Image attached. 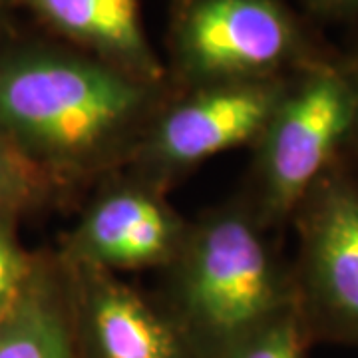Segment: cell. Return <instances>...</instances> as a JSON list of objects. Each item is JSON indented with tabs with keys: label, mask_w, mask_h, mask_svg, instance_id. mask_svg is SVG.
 Wrapping results in <instances>:
<instances>
[{
	"label": "cell",
	"mask_w": 358,
	"mask_h": 358,
	"mask_svg": "<svg viewBox=\"0 0 358 358\" xmlns=\"http://www.w3.org/2000/svg\"><path fill=\"white\" fill-rule=\"evenodd\" d=\"M355 86L350 72L313 62L287 82L257 145V213L261 225L293 217L350 140Z\"/></svg>",
	"instance_id": "cell-3"
},
{
	"label": "cell",
	"mask_w": 358,
	"mask_h": 358,
	"mask_svg": "<svg viewBox=\"0 0 358 358\" xmlns=\"http://www.w3.org/2000/svg\"><path fill=\"white\" fill-rule=\"evenodd\" d=\"M317 10L336 16H352L358 14V0H308Z\"/></svg>",
	"instance_id": "cell-14"
},
{
	"label": "cell",
	"mask_w": 358,
	"mask_h": 358,
	"mask_svg": "<svg viewBox=\"0 0 358 358\" xmlns=\"http://www.w3.org/2000/svg\"><path fill=\"white\" fill-rule=\"evenodd\" d=\"M46 26L106 64L162 86L166 70L141 22L140 0H22Z\"/></svg>",
	"instance_id": "cell-9"
},
{
	"label": "cell",
	"mask_w": 358,
	"mask_h": 358,
	"mask_svg": "<svg viewBox=\"0 0 358 358\" xmlns=\"http://www.w3.org/2000/svg\"><path fill=\"white\" fill-rule=\"evenodd\" d=\"M294 301L308 338L358 348V181L333 166L294 211Z\"/></svg>",
	"instance_id": "cell-5"
},
{
	"label": "cell",
	"mask_w": 358,
	"mask_h": 358,
	"mask_svg": "<svg viewBox=\"0 0 358 358\" xmlns=\"http://www.w3.org/2000/svg\"><path fill=\"white\" fill-rule=\"evenodd\" d=\"M287 78L233 80L192 86L152 124L143 164L179 171L243 143H255L287 88Z\"/></svg>",
	"instance_id": "cell-6"
},
{
	"label": "cell",
	"mask_w": 358,
	"mask_h": 358,
	"mask_svg": "<svg viewBox=\"0 0 358 358\" xmlns=\"http://www.w3.org/2000/svg\"><path fill=\"white\" fill-rule=\"evenodd\" d=\"M350 78H352V86H355V122H352V131H350L348 141H355L358 148V70L350 72Z\"/></svg>",
	"instance_id": "cell-15"
},
{
	"label": "cell",
	"mask_w": 358,
	"mask_h": 358,
	"mask_svg": "<svg viewBox=\"0 0 358 358\" xmlns=\"http://www.w3.org/2000/svg\"><path fill=\"white\" fill-rule=\"evenodd\" d=\"M171 52L189 86L275 78L315 62L303 28L281 0H181Z\"/></svg>",
	"instance_id": "cell-4"
},
{
	"label": "cell",
	"mask_w": 358,
	"mask_h": 358,
	"mask_svg": "<svg viewBox=\"0 0 358 358\" xmlns=\"http://www.w3.org/2000/svg\"><path fill=\"white\" fill-rule=\"evenodd\" d=\"M44 171L32 166L0 136V207H13L42 193Z\"/></svg>",
	"instance_id": "cell-12"
},
{
	"label": "cell",
	"mask_w": 358,
	"mask_h": 358,
	"mask_svg": "<svg viewBox=\"0 0 358 358\" xmlns=\"http://www.w3.org/2000/svg\"><path fill=\"white\" fill-rule=\"evenodd\" d=\"M80 358H203L173 315L98 268L72 265Z\"/></svg>",
	"instance_id": "cell-7"
},
{
	"label": "cell",
	"mask_w": 358,
	"mask_h": 358,
	"mask_svg": "<svg viewBox=\"0 0 358 358\" xmlns=\"http://www.w3.org/2000/svg\"><path fill=\"white\" fill-rule=\"evenodd\" d=\"M310 345L296 301L211 358H307Z\"/></svg>",
	"instance_id": "cell-11"
},
{
	"label": "cell",
	"mask_w": 358,
	"mask_h": 358,
	"mask_svg": "<svg viewBox=\"0 0 358 358\" xmlns=\"http://www.w3.org/2000/svg\"><path fill=\"white\" fill-rule=\"evenodd\" d=\"M0 358H80L72 313L36 273L0 310Z\"/></svg>",
	"instance_id": "cell-10"
},
{
	"label": "cell",
	"mask_w": 358,
	"mask_h": 358,
	"mask_svg": "<svg viewBox=\"0 0 358 358\" xmlns=\"http://www.w3.org/2000/svg\"><path fill=\"white\" fill-rule=\"evenodd\" d=\"M159 86L82 54L46 46L0 52V136L40 171H76L115 154Z\"/></svg>",
	"instance_id": "cell-1"
},
{
	"label": "cell",
	"mask_w": 358,
	"mask_h": 358,
	"mask_svg": "<svg viewBox=\"0 0 358 358\" xmlns=\"http://www.w3.org/2000/svg\"><path fill=\"white\" fill-rule=\"evenodd\" d=\"M14 2H18V0H0V28L6 22V16L10 13Z\"/></svg>",
	"instance_id": "cell-16"
},
{
	"label": "cell",
	"mask_w": 358,
	"mask_h": 358,
	"mask_svg": "<svg viewBox=\"0 0 358 358\" xmlns=\"http://www.w3.org/2000/svg\"><path fill=\"white\" fill-rule=\"evenodd\" d=\"M181 219L155 193L120 187L96 199L70 237V263L112 273L173 263Z\"/></svg>",
	"instance_id": "cell-8"
},
{
	"label": "cell",
	"mask_w": 358,
	"mask_h": 358,
	"mask_svg": "<svg viewBox=\"0 0 358 358\" xmlns=\"http://www.w3.org/2000/svg\"><path fill=\"white\" fill-rule=\"evenodd\" d=\"M34 271L10 231L0 223V310L30 281Z\"/></svg>",
	"instance_id": "cell-13"
},
{
	"label": "cell",
	"mask_w": 358,
	"mask_h": 358,
	"mask_svg": "<svg viewBox=\"0 0 358 358\" xmlns=\"http://www.w3.org/2000/svg\"><path fill=\"white\" fill-rule=\"evenodd\" d=\"M255 213L219 211L187 231L173 263V319L211 358L294 303L293 279Z\"/></svg>",
	"instance_id": "cell-2"
}]
</instances>
